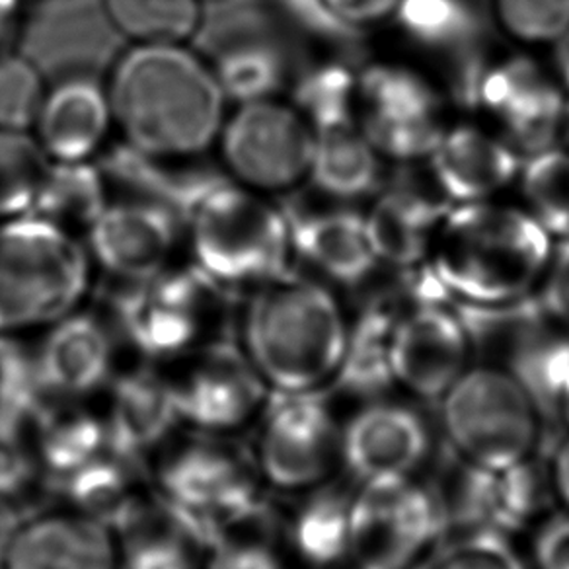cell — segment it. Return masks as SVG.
<instances>
[{
    "mask_svg": "<svg viewBox=\"0 0 569 569\" xmlns=\"http://www.w3.org/2000/svg\"><path fill=\"white\" fill-rule=\"evenodd\" d=\"M180 217L186 261L234 299L293 271L291 219L276 199L221 176L201 183Z\"/></svg>",
    "mask_w": 569,
    "mask_h": 569,
    "instance_id": "277c9868",
    "label": "cell"
},
{
    "mask_svg": "<svg viewBox=\"0 0 569 569\" xmlns=\"http://www.w3.org/2000/svg\"><path fill=\"white\" fill-rule=\"evenodd\" d=\"M552 250L550 232L529 211L488 199L451 207L427 263L462 307L498 309L537 291Z\"/></svg>",
    "mask_w": 569,
    "mask_h": 569,
    "instance_id": "3957f363",
    "label": "cell"
},
{
    "mask_svg": "<svg viewBox=\"0 0 569 569\" xmlns=\"http://www.w3.org/2000/svg\"><path fill=\"white\" fill-rule=\"evenodd\" d=\"M395 22L419 46L443 53L468 56L480 36V18L468 0H402Z\"/></svg>",
    "mask_w": 569,
    "mask_h": 569,
    "instance_id": "e575fe53",
    "label": "cell"
},
{
    "mask_svg": "<svg viewBox=\"0 0 569 569\" xmlns=\"http://www.w3.org/2000/svg\"><path fill=\"white\" fill-rule=\"evenodd\" d=\"M116 121L103 82L69 77L49 84L32 134L51 162H87L106 152Z\"/></svg>",
    "mask_w": 569,
    "mask_h": 569,
    "instance_id": "603a6c76",
    "label": "cell"
},
{
    "mask_svg": "<svg viewBox=\"0 0 569 569\" xmlns=\"http://www.w3.org/2000/svg\"><path fill=\"white\" fill-rule=\"evenodd\" d=\"M451 201L436 180L423 186L410 174L398 176L365 214V227L379 263L410 269L427 263L437 227Z\"/></svg>",
    "mask_w": 569,
    "mask_h": 569,
    "instance_id": "cb8c5ba5",
    "label": "cell"
},
{
    "mask_svg": "<svg viewBox=\"0 0 569 569\" xmlns=\"http://www.w3.org/2000/svg\"><path fill=\"white\" fill-rule=\"evenodd\" d=\"M538 307L552 325L569 330V238L552 250L538 284Z\"/></svg>",
    "mask_w": 569,
    "mask_h": 569,
    "instance_id": "ee69618b",
    "label": "cell"
},
{
    "mask_svg": "<svg viewBox=\"0 0 569 569\" xmlns=\"http://www.w3.org/2000/svg\"><path fill=\"white\" fill-rule=\"evenodd\" d=\"M462 94L480 103L506 129V141L529 154L552 149L568 119V100L558 80L527 57H513L493 67L462 69Z\"/></svg>",
    "mask_w": 569,
    "mask_h": 569,
    "instance_id": "2e32d148",
    "label": "cell"
},
{
    "mask_svg": "<svg viewBox=\"0 0 569 569\" xmlns=\"http://www.w3.org/2000/svg\"><path fill=\"white\" fill-rule=\"evenodd\" d=\"M552 49L553 77L566 94L569 113V30L553 41Z\"/></svg>",
    "mask_w": 569,
    "mask_h": 569,
    "instance_id": "c3c4849f",
    "label": "cell"
},
{
    "mask_svg": "<svg viewBox=\"0 0 569 569\" xmlns=\"http://www.w3.org/2000/svg\"><path fill=\"white\" fill-rule=\"evenodd\" d=\"M293 102L315 129L310 182L330 198L369 196L380 182V154L357 116L356 74L341 64L318 67L302 77Z\"/></svg>",
    "mask_w": 569,
    "mask_h": 569,
    "instance_id": "7c38bea8",
    "label": "cell"
},
{
    "mask_svg": "<svg viewBox=\"0 0 569 569\" xmlns=\"http://www.w3.org/2000/svg\"><path fill=\"white\" fill-rule=\"evenodd\" d=\"M98 403L111 447L144 465L180 429L167 375L157 365L129 359Z\"/></svg>",
    "mask_w": 569,
    "mask_h": 569,
    "instance_id": "44dd1931",
    "label": "cell"
},
{
    "mask_svg": "<svg viewBox=\"0 0 569 569\" xmlns=\"http://www.w3.org/2000/svg\"><path fill=\"white\" fill-rule=\"evenodd\" d=\"M283 515L268 499L209 530L206 569H293Z\"/></svg>",
    "mask_w": 569,
    "mask_h": 569,
    "instance_id": "d6a6232c",
    "label": "cell"
},
{
    "mask_svg": "<svg viewBox=\"0 0 569 569\" xmlns=\"http://www.w3.org/2000/svg\"><path fill=\"white\" fill-rule=\"evenodd\" d=\"M348 340L336 295L295 271L237 299L232 341L271 395L320 392L338 379Z\"/></svg>",
    "mask_w": 569,
    "mask_h": 569,
    "instance_id": "7a4b0ae2",
    "label": "cell"
},
{
    "mask_svg": "<svg viewBox=\"0 0 569 569\" xmlns=\"http://www.w3.org/2000/svg\"><path fill=\"white\" fill-rule=\"evenodd\" d=\"M49 164L30 131L0 127V222L32 214Z\"/></svg>",
    "mask_w": 569,
    "mask_h": 569,
    "instance_id": "8d00e7d4",
    "label": "cell"
},
{
    "mask_svg": "<svg viewBox=\"0 0 569 569\" xmlns=\"http://www.w3.org/2000/svg\"><path fill=\"white\" fill-rule=\"evenodd\" d=\"M431 176L451 203L488 201L519 178L513 147L475 126L445 129L429 157Z\"/></svg>",
    "mask_w": 569,
    "mask_h": 569,
    "instance_id": "d4e9b609",
    "label": "cell"
},
{
    "mask_svg": "<svg viewBox=\"0 0 569 569\" xmlns=\"http://www.w3.org/2000/svg\"><path fill=\"white\" fill-rule=\"evenodd\" d=\"M475 336L467 318L445 301L403 309L392 326L388 359L392 382L421 400H441L472 367Z\"/></svg>",
    "mask_w": 569,
    "mask_h": 569,
    "instance_id": "ac0fdd59",
    "label": "cell"
},
{
    "mask_svg": "<svg viewBox=\"0 0 569 569\" xmlns=\"http://www.w3.org/2000/svg\"><path fill=\"white\" fill-rule=\"evenodd\" d=\"M439 403L445 436L467 465L507 470L530 462L540 410L509 369L472 365Z\"/></svg>",
    "mask_w": 569,
    "mask_h": 569,
    "instance_id": "ba28073f",
    "label": "cell"
},
{
    "mask_svg": "<svg viewBox=\"0 0 569 569\" xmlns=\"http://www.w3.org/2000/svg\"><path fill=\"white\" fill-rule=\"evenodd\" d=\"M111 529L119 569H206L209 530L154 490Z\"/></svg>",
    "mask_w": 569,
    "mask_h": 569,
    "instance_id": "7402d4cb",
    "label": "cell"
},
{
    "mask_svg": "<svg viewBox=\"0 0 569 569\" xmlns=\"http://www.w3.org/2000/svg\"><path fill=\"white\" fill-rule=\"evenodd\" d=\"M0 390H2V359H0Z\"/></svg>",
    "mask_w": 569,
    "mask_h": 569,
    "instance_id": "f5cc1de1",
    "label": "cell"
},
{
    "mask_svg": "<svg viewBox=\"0 0 569 569\" xmlns=\"http://www.w3.org/2000/svg\"><path fill=\"white\" fill-rule=\"evenodd\" d=\"M0 569H119L116 535L108 522L51 499L20 519Z\"/></svg>",
    "mask_w": 569,
    "mask_h": 569,
    "instance_id": "d6986e66",
    "label": "cell"
},
{
    "mask_svg": "<svg viewBox=\"0 0 569 569\" xmlns=\"http://www.w3.org/2000/svg\"><path fill=\"white\" fill-rule=\"evenodd\" d=\"M103 84L116 133L141 159L172 167L213 152L230 103L191 43L129 46Z\"/></svg>",
    "mask_w": 569,
    "mask_h": 569,
    "instance_id": "6da1fadb",
    "label": "cell"
},
{
    "mask_svg": "<svg viewBox=\"0 0 569 569\" xmlns=\"http://www.w3.org/2000/svg\"><path fill=\"white\" fill-rule=\"evenodd\" d=\"M152 490L207 530L268 499L244 439L178 429L147 460Z\"/></svg>",
    "mask_w": 569,
    "mask_h": 569,
    "instance_id": "52a82bcc",
    "label": "cell"
},
{
    "mask_svg": "<svg viewBox=\"0 0 569 569\" xmlns=\"http://www.w3.org/2000/svg\"><path fill=\"white\" fill-rule=\"evenodd\" d=\"M538 506L537 480L529 462L507 470H488L465 462L449 519L465 530H493L507 535L529 522Z\"/></svg>",
    "mask_w": 569,
    "mask_h": 569,
    "instance_id": "83f0119b",
    "label": "cell"
},
{
    "mask_svg": "<svg viewBox=\"0 0 569 569\" xmlns=\"http://www.w3.org/2000/svg\"><path fill=\"white\" fill-rule=\"evenodd\" d=\"M519 180L529 213L550 237L569 238V151L552 147L530 154Z\"/></svg>",
    "mask_w": 569,
    "mask_h": 569,
    "instance_id": "f35d334b",
    "label": "cell"
},
{
    "mask_svg": "<svg viewBox=\"0 0 569 569\" xmlns=\"http://www.w3.org/2000/svg\"><path fill=\"white\" fill-rule=\"evenodd\" d=\"M209 61L230 106L279 96L291 77L289 53L269 30L232 38Z\"/></svg>",
    "mask_w": 569,
    "mask_h": 569,
    "instance_id": "1f68e13d",
    "label": "cell"
},
{
    "mask_svg": "<svg viewBox=\"0 0 569 569\" xmlns=\"http://www.w3.org/2000/svg\"><path fill=\"white\" fill-rule=\"evenodd\" d=\"M98 276L113 287L141 283L183 253L182 217L151 198H113L84 238Z\"/></svg>",
    "mask_w": 569,
    "mask_h": 569,
    "instance_id": "9a60e30c",
    "label": "cell"
},
{
    "mask_svg": "<svg viewBox=\"0 0 569 569\" xmlns=\"http://www.w3.org/2000/svg\"><path fill=\"white\" fill-rule=\"evenodd\" d=\"M558 413H560L561 419L569 426V377L568 382H566V388H563V395H561L560 410H558Z\"/></svg>",
    "mask_w": 569,
    "mask_h": 569,
    "instance_id": "f907efd6",
    "label": "cell"
},
{
    "mask_svg": "<svg viewBox=\"0 0 569 569\" xmlns=\"http://www.w3.org/2000/svg\"><path fill=\"white\" fill-rule=\"evenodd\" d=\"M248 437L261 483L273 493L322 488L341 462V427L320 392L271 396Z\"/></svg>",
    "mask_w": 569,
    "mask_h": 569,
    "instance_id": "30bf717a",
    "label": "cell"
},
{
    "mask_svg": "<svg viewBox=\"0 0 569 569\" xmlns=\"http://www.w3.org/2000/svg\"><path fill=\"white\" fill-rule=\"evenodd\" d=\"M490 14L509 40L552 46L569 30V0H488Z\"/></svg>",
    "mask_w": 569,
    "mask_h": 569,
    "instance_id": "7bdbcfd3",
    "label": "cell"
},
{
    "mask_svg": "<svg viewBox=\"0 0 569 569\" xmlns=\"http://www.w3.org/2000/svg\"><path fill=\"white\" fill-rule=\"evenodd\" d=\"M48 501L51 483L28 441L24 418L0 413V503L26 515Z\"/></svg>",
    "mask_w": 569,
    "mask_h": 569,
    "instance_id": "74e56055",
    "label": "cell"
},
{
    "mask_svg": "<svg viewBox=\"0 0 569 569\" xmlns=\"http://www.w3.org/2000/svg\"><path fill=\"white\" fill-rule=\"evenodd\" d=\"M402 310L375 305L365 310L356 326H349L348 349L338 379L353 392H375L395 385L390 375V332Z\"/></svg>",
    "mask_w": 569,
    "mask_h": 569,
    "instance_id": "d590c367",
    "label": "cell"
},
{
    "mask_svg": "<svg viewBox=\"0 0 569 569\" xmlns=\"http://www.w3.org/2000/svg\"><path fill=\"white\" fill-rule=\"evenodd\" d=\"M287 213L291 219L295 258L309 263L326 279L356 287L371 279L379 268L363 214L353 211Z\"/></svg>",
    "mask_w": 569,
    "mask_h": 569,
    "instance_id": "4316f807",
    "label": "cell"
},
{
    "mask_svg": "<svg viewBox=\"0 0 569 569\" xmlns=\"http://www.w3.org/2000/svg\"><path fill=\"white\" fill-rule=\"evenodd\" d=\"M84 240L33 214L0 222V341H28L94 301Z\"/></svg>",
    "mask_w": 569,
    "mask_h": 569,
    "instance_id": "5b68a950",
    "label": "cell"
},
{
    "mask_svg": "<svg viewBox=\"0 0 569 569\" xmlns=\"http://www.w3.org/2000/svg\"><path fill=\"white\" fill-rule=\"evenodd\" d=\"M33 382L43 400H98L129 356L100 302L57 320L26 341Z\"/></svg>",
    "mask_w": 569,
    "mask_h": 569,
    "instance_id": "5bb4252c",
    "label": "cell"
},
{
    "mask_svg": "<svg viewBox=\"0 0 569 569\" xmlns=\"http://www.w3.org/2000/svg\"><path fill=\"white\" fill-rule=\"evenodd\" d=\"M411 569H525V563L507 535L475 529L437 542Z\"/></svg>",
    "mask_w": 569,
    "mask_h": 569,
    "instance_id": "b9f144b4",
    "label": "cell"
},
{
    "mask_svg": "<svg viewBox=\"0 0 569 569\" xmlns=\"http://www.w3.org/2000/svg\"><path fill=\"white\" fill-rule=\"evenodd\" d=\"M160 369L178 423L199 433L244 439L273 396L232 338Z\"/></svg>",
    "mask_w": 569,
    "mask_h": 569,
    "instance_id": "4fadbf2b",
    "label": "cell"
},
{
    "mask_svg": "<svg viewBox=\"0 0 569 569\" xmlns=\"http://www.w3.org/2000/svg\"><path fill=\"white\" fill-rule=\"evenodd\" d=\"M402 0H281L289 17L312 32L356 38L395 20Z\"/></svg>",
    "mask_w": 569,
    "mask_h": 569,
    "instance_id": "ab89813d",
    "label": "cell"
},
{
    "mask_svg": "<svg viewBox=\"0 0 569 569\" xmlns=\"http://www.w3.org/2000/svg\"><path fill=\"white\" fill-rule=\"evenodd\" d=\"M22 517H24V513H20L17 509L0 503V566H2V558H4V552H7L10 537H12V532L17 529V525Z\"/></svg>",
    "mask_w": 569,
    "mask_h": 569,
    "instance_id": "681fc988",
    "label": "cell"
},
{
    "mask_svg": "<svg viewBox=\"0 0 569 569\" xmlns=\"http://www.w3.org/2000/svg\"><path fill=\"white\" fill-rule=\"evenodd\" d=\"M206 4H209V2H213V4H227V2H232V0H203Z\"/></svg>",
    "mask_w": 569,
    "mask_h": 569,
    "instance_id": "816d5d0a",
    "label": "cell"
},
{
    "mask_svg": "<svg viewBox=\"0 0 569 569\" xmlns=\"http://www.w3.org/2000/svg\"><path fill=\"white\" fill-rule=\"evenodd\" d=\"M24 427L51 491L56 483L111 449L98 400H43L26 416Z\"/></svg>",
    "mask_w": 569,
    "mask_h": 569,
    "instance_id": "484cf974",
    "label": "cell"
},
{
    "mask_svg": "<svg viewBox=\"0 0 569 569\" xmlns=\"http://www.w3.org/2000/svg\"><path fill=\"white\" fill-rule=\"evenodd\" d=\"M429 447L426 419L403 403H369L341 427V462L361 482L416 476Z\"/></svg>",
    "mask_w": 569,
    "mask_h": 569,
    "instance_id": "ffe728a7",
    "label": "cell"
},
{
    "mask_svg": "<svg viewBox=\"0 0 569 569\" xmlns=\"http://www.w3.org/2000/svg\"><path fill=\"white\" fill-rule=\"evenodd\" d=\"M48 88L46 74L32 57L17 49L0 53V127L32 133Z\"/></svg>",
    "mask_w": 569,
    "mask_h": 569,
    "instance_id": "60d3db41",
    "label": "cell"
},
{
    "mask_svg": "<svg viewBox=\"0 0 569 569\" xmlns=\"http://www.w3.org/2000/svg\"><path fill=\"white\" fill-rule=\"evenodd\" d=\"M100 7L129 46L193 43L206 26L203 0H100Z\"/></svg>",
    "mask_w": 569,
    "mask_h": 569,
    "instance_id": "836d02e7",
    "label": "cell"
},
{
    "mask_svg": "<svg viewBox=\"0 0 569 569\" xmlns=\"http://www.w3.org/2000/svg\"><path fill=\"white\" fill-rule=\"evenodd\" d=\"M151 490L147 465L111 447L87 467L56 483L51 499L113 527Z\"/></svg>",
    "mask_w": 569,
    "mask_h": 569,
    "instance_id": "f1b7e54d",
    "label": "cell"
},
{
    "mask_svg": "<svg viewBox=\"0 0 569 569\" xmlns=\"http://www.w3.org/2000/svg\"><path fill=\"white\" fill-rule=\"evenodd\" d=\"M356 103L369 141L388 159H429L445 133L433 88L398 64H371L356 74Z\"/></svg>",
    "mask_w": 569,
    "mask_h": 569,
    "instance_id": "e0dca14e",
    "label": "cell"
},
{
    "mask_svg": "<svg viewBox=\"0 0 569 569\" xmlns=\"http://www.w3.org/2000/svg\"><path fill=\"white\" fill-rule=\"evenodd\" d=\"M32 0H0V53L14 49L24 32Z\"/></svg>",
    "mask_w": 569,
    "mask_h": 569,
    "instance_id": "bcb514c9",
    "label": "cell"
},
{
    "mask_svg": "<svg viewBox=\"0 0 569 569\" xmlns=\"http://www.w3.org/2000/svg\"><path fill=\"white\" fill-rule=\"evenodd\" d=\"M108 310L129 356L167 367L232 338L237 299L190 261H178L141 283L111 287Z\"/></svg>",
    "mask_w": 569,
    "mask_h": 569,
    "instance_id": "8992f818",
    "label": "cell"
},
{
    "mask_svg": "<svg viewBox=\"0 0 569 569\" xmlns=\"http://www.w3.org/2000/svg\"><path fill=\"white\" fill-rule=\"evenodd\" d=\"M326 486L302 493L299 506L283 515L284 542L295 566L330 569L349 560L351 498Z\"/></svg>",
    "mask_w": 569,
    "mask_h": 569,
    "instance_id": "f546056e",
    "label": "cell"
},
{
    "mask_svg": "<svg viewBox=\"0 0 569 569\" xmlns=\"http://www.w3.org/2000/svg\"><path fill=\"white\" fill-rule=\"evenodd\" d=\"M213 152L224 180L284 198L312 178L315 129L301 108L281 96L232 103Z\"/></svg>",
    "mask_w": 569,
    "mask_h": 569,
    "instance_id": "9c48e42d",
    "label": "cell"
},
{
    "mask_svg": "<svg viewBox=\"0 0 569 569\" xmlns=\"http://www.w3.org/2000/svg\"><path fill=\"white\" fill-rule=\"evenodd\" d=\"M111 199V178L98 160L51 162L32 214L84 240Z\"/></svg>",
    "mask_w": 569,
    "mask_h": 569,
    "instance_id": "4dcf8cb0",
    "label": "cell"
},
{
    "mask_svg": "<svg viewBox=\"0 0 569 569\" xmlns=\"http://www.w3.org/2000/svg\"><path fill=\"white\" fill-rule=\"evenodd\" d=\"M447 527L443 498L416 476L363 482L349 503V560L357 569H411Z\"/></svg>",
    "mask_w": 569,
    "mask_h": 569,
    "instance_id": "8fae6325",
    "label": "cell"
},
{
    "mask_svg": "<svg viewBox=\"0 0 569 569\" xmlns=\"http://www.w3.org/2000/svg\"><path fill=\"white\" fill-rule=\"evenodd\" d=\"M535 561L538 569H569V515L553 519L540 530Z\"/></svg>",
    "mask_w": 569,
    "mask_h": 569,
    "instance_id": "f6af8a7d",
    "label": "cell"
},
{
    "mask_svg": "<svg viewBox=\"0 0 569 569\" xmlns=\"http://www.w3.org/2000/svg\"><path fill=\"white\" fill-rule=\"evenodd\" d=\"M552 483L556 496L569 511V437L553 455Z\"/></svg>",
    "mask_w": 569,
    "mask_h": 569,
    "instance_id": "7dc6e473",
    "label": "cell"
}]
</instances>
